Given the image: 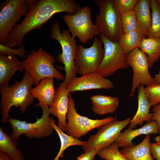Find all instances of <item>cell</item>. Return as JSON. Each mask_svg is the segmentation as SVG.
<instances>
[{
    "label": "cell",
    "mask_w": 160,
    "mask_h": 160,
    "mask_svg": "<svg viewBox=\"0 0 160 160\" xmlns=\"http://www.w3.org/2000/svg\"><path fill=\"white\" fill-rule=\"evenodd\" d=\"M138 47L148 56L151 68L160 58V38H143Z\"/></svg>",
    "instance_id": "obj_23"
},
{
    "label": "cell",
    "mask_w": 160,
    "mask_h": 160,
    "mask_svg": "<svg viewBox=\"0 0 160 160\" xmlns=\"http://www.w3.org/2000/svg\"><path fill=\"white\" fill-rule=\"evenodd\" d=\"M151 134L137 145L124 147L120 151L127 160H154L150 151Z\"/></svg>",
    "instance_id": "obj_22"
},
{
    "label": "cell",
    "mask_w": 160,
    "mask_h": 160,
    "mask_svg": "<svg viewBox=\"0 0 160 160\" xmlns=\"http://www.w3.org/2000/svg\"><path fill=\"white\" fill-rule=\"evenodd\" d=\"M158 1H159V2L160 3V0H158Z\"/></svg>",
    "instance_id": "obj_39"
},
{
    "label": "cell",
    "mask_w": 160,
    "mask_h": 160,
    "mask_svg": "<svg viewBox=\"0 0 160 160\" xmlns=\"http://www.w3.org/2000/svg\"><path fill=\"white\" fill-rule=\"evenodd\" d=\"M127 61L133 72L130 97L134 95L136 90L140 85L146 87L155 83L149 70V63L147 55L138 47L128 54Z\"/></svg>",
    "instance_id": "obj_13"
},
{
    "label": "cell",
    "mask_w": 160,
    "mask_h": 160,
    "mask_svg": "<svg viewBox=\"0 0 160 160\" xmlns=\"http://www.w3.org/2000/svg\"><path fill=\"white\" fill-rule=\"evenodd\" d=\"M70 93L66 86L58 85L56 89L55 98L49 107L50 113L58 119V127L62 131L65 132Z\"/></svg>",
    "instance_id": "obj_15"
},
{
    "label": "cell",
    "mask_w": 160,
    "mask_h": 160,
    "mask_svg": "<svg viewBox=\"0 0 160 160\" xmlns=\"http://www.w3.org/2000/svg\"><path fill=\"white\" fill-rule=\"evenodd\" d=\"M81 7L79 2L73 0H31L26 15L11 31L4 45L19 48L27 34L33 30L40 29L55 14L65 12L73 15Z\"/></svg>",
    "instance_id": "obj_1"
},
{
    "label": "cell",
    "mask_w": 160,
    "mask_h": 160,
    "mask_svg": "<svg viewBox=\"0 0 160 160\" xmlns=\"http://www.w3.org/2000/svg\"><path fill=\"white\" fill-rule=\"evenodd\" d=\"M119 147L115 142L111 145L100 150L97 154L105 160H127L119 151Z\"/></svg>",
    "instance_id": "obj_28"
},
{
    "label": "cell",
    "mask_w": 160,
    "mask_h": 160,
    "mask_svg": "<svg viewBox=\"0 0 160 160\" xmlns=\"http://www.w3.org/2000/svg\"><path fill=\"white\" fill-rule=\"evenodd\" d=\"M145 90L151 106L160 103V84H154L145 87Z\"/></svg>",
    "instance_id": "obj_30"
},
{
    "label": "cell",
    "mask_w": 160,
    "mask_h": 160,
    "mask_svg": "<svg viewBox=\"0 0 160 160\" xmlns=\"http://www.w3.org/2000/svg\"><path fill=\"white\" fill-rule=\"evenodd\" d=\"M151 23L148 31V37L160 38V3L158 0H151Z\"/></svg>",
    "instance_id": "obj_27"
},
{
    "label": "cell",
    "mask_w": 160,
    "mask_h": 160,
    "mask_svg": "<svg viewBox=\"0 0 160 160\" xmlns=\"http://www.w3.org/2000/svg\"><path fill=\"white\" fill-rule=\"evenodd\" d=\"M114 87L113 84L100 73L92 72L73 78L68 84L70 92L91 89H109Z\"/></svg>",
    "instance_id": "obj_14"
},
{
    "label": "cell",
    "mask_w": 160,
    "mask_h": 160,
    "mask_svg": "<svg viewBox=\"0 0 160 160\" xmlns=\"http://www.w3.org/2000/svg\"><path fill=\"white\" fill-rule=\"evenodd\" d=\"M70 33L69 30L66 29L61 32L60 24L57 21L53 22L52 25L51 37L59 42L62 49V53L57 56V60L64 65L65 73L64 80L59 85L66 87L77 73L74 61L78 46L75 38L72 37Z\"/></svg>",
    "instance_id": "obj_4"
},
{
    "label": "cell",
    "mask_w": 160,
    "mask_h": 160,
    "mask_svg": "<svg viewBox=\"0 0 160 160\" xmlns=\"http://www.w3.org/2000/svg\"><path fill=\"white\" fill-rule=\"evenodd\" d=\"M51 124L54 129L58 134L60 141V146L58 153L52 160H59L60 158L63 157L65 151L68 147L74 145L83 146L86 141H82L74 138L64 132L55 123V121L52 118Z\"/></svg>",
    "instance_id": "obj_25"
},
{
    "label": "cell",
    "mask_w": 160,
    "mask_h": 160,
    "mask_svg": "<svg viewBox=\"0 0 160 160\" xmlns=\"http://www.w3.org/2000/svg\"><path fill=\"white\" fill-rule=\"evenodd\" d=\"M0 160H17L9 155L0 151Z\"/></svg>",
    "instance_id": "obj_36"
},
{
    "label": "cell",
    "mask_w": 160,
    "mask_h": 160,
    "mask_svg": "<svg viewBox=\"0 0 160 160\" xmlns=\"http://www.w3.org/2000/svg\"><path fill=\"white\" fill-rule=\"evenodd\" d=\"M104 54L103 43L97 36L89 47L85 48L81 44L79 45L74 61L77 73L82 75L97 72Z\"/></svg>",
    "instance_id": "obj_11"
},
{
    "label": "cell",
    "mask_w": 160,
    "mask_h": 160,
    "mask_svg": "<svg viewBox=\"0 0 160 160\" xmlns=\"http://www.w3.org/2000/svg\"><path fill=\"white\" fill-rule=\"evenodd\" d=\"M138 0H113L115 9L121 15L134 10Z\"/></svg>",
    "instance_id": "obj_31"
},
{
    "label": "cell",
    "mask_w": 160,
    "mask_h": 160,
    "mask_svg": "<svg viewBox=\"0 0 160 160\" xmlns=\"http://www.w3.org/2000/svg\"><path fill=\"white\" fill-rule=\"evenodd\" d=\"M23 61L24 69L31 76L35 86L44 78L52 77L63 81L65 79L54 66L55 57L42 47H39L37 51L32 49Z\"/></svg>",
    "instance_id": "obj_3"
},
{
    "label": "cell",
    "mask_w": 160,
    "mask_h": 160,
    "mask_svg": "<svg viewBox=\"0 0 160 160\" xmlns=\"http://www.w3.org/2000/svg\"><path fill=\"white\" fill-rule=\"evenodd\" d=\"M99 151L97 149H92L78 157L77 160H93Z\"/></svg>",
    "instance_id": "obj_33"
},
{
    "label": "cell",
    "mask_w": 160,
    "mask_h": 160,
    "mask_svg": "<svg viewBox=\"0 0 160 160\" xmlns=\"http://www.w3.org/2000/svg\"><path fill=\"white\" fill-rule=\"evenodd\" d=\"M18 143L0 127V151L17 160H24L22 152L17 148Z\"/></svg>",
    "instance_id": "obj_24"
},
{
    "label": "cell",
    "mask_w": 160,
    "mask_h": 160,
    "mask_svg": "<svg viewBox=\"0 0 160 160\" xmlns=\"http://www.w3.org/2000/svg\"><path fill=\"white\" fill-rule=\"evenodd\" d=\"M99 36L103 43L104 54L97 72L105 77L113 75L119 70L127 68L129 66L128 54L119 42L112 41L101 34Z\"/></svg>",
    "instance_id": "obj_10"
},
{
    "label": "cell",
    "mask_w": 160,
    "mask_h": 160,
    "mask_svg": "<svg viewBox=\"0 0 160 160\" xmlns=\"http://www.w3.org/2000/svg\"><path fill=\"white\" fill-rule=\"evenodd\" d=\"M153 78L155 83L160 84V70L158 73L154 76Z\"/></svg>",
    "instance_id": "obj_37"
},
{
    "label": "cell",
    "mask_w": 160,
    "mask_h": 160,
    "mask_svg": "<svg viewBox=\"0 0 160 160\" xmlns=\"http://www.w3.org/2000/svg\"><path fill=\"white\" fill-rule=\"evenodd\" d=\"M23 63L16 56L0 55V85H9L15 73L23 71Z\"/></svg>",
    "instance_id": "obj_18"
},
{
    "label": "cell",
    "mask_w": 160,
    "mask_h": 160,
    "mask_svg": "<svg viewBox=\"0 0 160 160\" xmlns=\"http://www.w3.org/2000/svg\"><path fill=\"white\" fill-rule=\"evenodd\" d=\"M143 38L141 33L136 30L123 33L118 42L122 49L128 54L138 47Z\"/></svg>",
    "instance_id": "obj_26"
},
{
    "label": "cell",
    "mask_w": 160,
    "mask_h": 160,
    "mask_svg": "<svg viewBox=\"0 0 160 160\" xmlns=\"http://www.w3.org/2000/svg\"><path fill=\"white\" fill-rule=\"evenodd\" d=\"M56 92L52 77L42 79L38 85L30 90L32 96L38 100V104L49 107L53 101Z\"/></svg>",
    "instance_id": "obj_17"
},
{
    "label": "cell",
    "mask_w": 160,
    "mask_h": 160,
    "mask_svg": "<svg viewBox=\"0 0 160 160\" xmlns=\"http://www.w3.org/2000/svg\"><path fill=\"white\" fill-rule=\"evenodd\" d=\"M131 119L130 117L119 121L115 117L111 122L98 128L97 133L90 136L82 146L84 152L94 148L99 151L112 145L119 136L121 130L129 124Z\"/></svg>",
    "instance_id": "obj_12"
},
{
    "label": "cell",
    "mask_w": 160,
    "mask_h": 160,
    "mask_svg": "<svg viewBox=\"0 0 160 160\" xmlns=\"http://www.w3.org/2000/svg\"><path fill=\"white\" fill-rule=\"evenodd\" d=\"M150 151L154 159L160 160V145L156 143H151Z\"/></svg>",
    "instance_id": "obj_35"
},
{
    "label": "cell",
    "mask_w": 160,
    "mask_h": 160,
    "mask_svg": "<svg viewBox=\"0 0 160 160\" xmlns=\"http://www.w3.org/2000/svg\"><path fill=\"white\" fill-rule=\"evenodd\" d=\"M138 88V108L135 114L129 124L128 128L130 129H133L137 124L144 121H150L153 115L152 113L149 112L151 106L145 95L144 86L140 85Z\"/></svg>",
    "instance_id": "obj_19"
},
{
    "label": "cell",
    "mask_w": 160,
    "mask_h": 160,
    "mask_svg": "<svg viewBox=\"0 0 160 160\" xmlns=\"http://www.w3.org/2000/svg\"><path fill=\"white\" fill-rule=\"evenodd\" d=\"M35 106L40 107L42 111V115L40 118L37 117L35 121L28 123L18 119L9 118V122L12 129L11 137L17 141L22 135L28 139L41 138L51 135L54 130L51 124L52 118L49 106L39 105Z\"/></svg>",
    "instance_id": "obj_6"
},
{
    "label": "cell",
    "mask_w": 160,
    "mask_h": 160,
    "mask_svg": "<svg viewBox=\"0 0 160 160\" xmlns=\"http://www.w3.org/2000/svg\"><path fill=\"white\" fill-rule=\"evenodd\" d=\"M28 53L24 45H22L18 49H13L0 43V55L7 56L17 55L21 58H26L25 55Z\"/></svg>",
    "instance_id": "obj_32"
},
{
    "label": "cell",
    "mask_w": 160,
    "mask_h": 160,
    "mask_svg": "<svg viewBox=\"0 0 160 160\" xmlns=\"http://www.w3.org/2000/svg\"><path fill=\"white\" fill-rule=\"evenodd\" d=\"M90 99L92 111L98 115L113 113L119 107V100L116 97L98 95L92 96Z\"/></svg>",
    "instance_id": "obj_21"
},
{
    "label": "cell",
    "mask_w": 160,
    "mask_h": 160,
    "mask_svg": "<svg viewBox=\"0 0 160 160\" xmlns=\"http://www.w3.org/2000/svg\"><path fill=\"white\" fill-rule=\"evenodd\" d=\"M31 0H5L0 5V43L5 45L10 32L26 15Z\"/></svg>",
    "instance_id": "obj_8"
},
{
    "label": "cell",
    "mask_w": 160,
    "mask_h": 160,
    "mask_svg": "<svg viewBox=\"0 0 160 160\" xmlns=\"http://www.w3.org/2000/svg\"><path fill=\"white\" fill-rule=\"evenodd\" d=\"M152 109L153 113L151 120L157 122L159 127V133L160 135V103L153 106Z\"/></svg>",
    "instance_id": "obj_34"
},
{
    "label": "cell",
    "mask_w": 160,
    "mask_h": 160,
    "mask_svg": "<svg viewBox=\"0 0 160 160\" xmlns=\"http://www.w3.org/2000/svg\"><path fill=\"white\" fill-rule=\"evenodd\" d=\"M121 15L123 33L137 29V19L134 10L125 13Z\"/></svg>",
    "instance_id": "obj_29"
},
{
    "label": "cell",
    "mask_w": 160,
    "mask_h": 160,
    "mask_svg": "<svg viewBox=\"0 0 160 160\" xmlns=\"http://www.w3.org/2000/svg\"><path fill=\"white\" fill-rule=\"evenodd\" d=\"M99 12L95 23L101 34L109 40L118 42L123 34L121 15L116 10L113 0H95Z\"/></svg>",
    "instance_id": "obj_5"
},
{
    "label": "cell",
    "mask_w": 160,
    "mask_h": 160,
    "mask_svg": "<svg viewBox=\"0 0 160 160\" xmlns=\"http://www.w3.org/2000/svg\"><path fill=\"white\" fill-rule=\"evenodd\" d=\"M154 140L156 143L160 145V135L154 138Z\"/></svg>",
    "instance_id": "obj_38"
},
{
    "label": "cell",
    "mask_w": 160,
    "mask_h": 160,
    "mask_svg": "<svg viewBox=\"0 0 160 160\" xmlns=\"http://www.w3.org/2000/svg\"><path fill=\"white\" fill-rule=\"evenodd\" d=\"M151 0H138L134 9L137 24V30L143 38H148V31L151 25Z\"/></svg>",
    "instance_id": "obj_20"
},
{
    "label": "cell",
    "mask_w": 160,
    "mask_h": 160,
    "mask_svg": "<svg viewBox=\"0 0 160 160\" xmlns=\"http://www.w3.org/2000/svg\"><path fill=\"white\" fill-rule=\"evenodd\" d=\"M91 8L88 6L81 7L75 14H66L63 19L72 37H77L82 43H86L99 33L97 28L91 19Z\"/></svg>",
    "instance_id": "obj_7"
},
{
    "label": "cell",
    "mask_w": 160,
    "mask_h": 160,
    "mask_svg": "<svg viewBox=\"0 0 160 160\" xmlns=\"http://www.w3.org/2000/svg\"><path fill=\"white\" fill-rule=\"evenodd\" d=\"M159 127L155 121H150L143 127L135 129L128 128L121 133L116 142L119 147H131L135 145L132 140L136 137L142 135H148L159 133Z\"/></svg>",
    "instance_id": "obj_16"
},
{
    "label": "cell",
    "mask_w": 160,
    "mask_h": 160,
    "mask_svg": "<svg viewBox=\"0 0 160 160\" xmlns=\"http://www.w3.org/2000/svg\"><path fill=\"white\" fill-rule=\"evenodd\" d=\"M33 85L34 83L31 76L25 71L20 81H16L10 86L9 84L0 85V108L2 123L8 122L9 110L12 106L19 107L22 113L25 112L35 99L30 93Z\"/></svg>",
    "instance_id": "obj_2"
},
{
    "label": "cell",
    "mask_w": 160,
    "mask_h": 160,
    "mask_svg": "<svg viewBox=\"0 0 160 160\" xmlns=\"http://www.w3.org/2000/svg\"><path fill=\"white\" fill-rule=\"evenodd\" d=\"M114 118L109 116L101 119H92L79 115L75 108L74 100L69 94L66 132L68 135L79 139L90 130L111 122Z\"/></svg>",
    "instance_id": "obj_9"
}]
</instances>
